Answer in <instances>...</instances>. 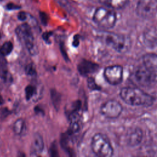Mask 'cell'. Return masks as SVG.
<instances>
[{
	"instance_id": "cell-1",
	"label": "cell",
	"mask_w": 157,
	"mask_h": 157,
	"mask_svg": "<svg viewBox=\"0 0 157 157\" xmlns=\"http://www.w3.org/2000/svg\"><path fill=\"white\" fill-rule=\"evenodd\" d=\"M121 99L126 103L134 106H150L154 98L143 90L134 87H124L120 93Z\"/></svg>"
},
{
	"instance_id": "cell-2",
	"label": "cell",
	"mask_w": 157,
	"mask_h": 157,
	"mask_svg": "<svg viewBox=\"0 0 157 157\" xmlns=\"http://www.w3.org/2000/svg\"><path fill=\"white\" fill-rule=\"evenodd\" d=\"M93 19L95 23L101 28L110 29L112 28L116 23L117 15L112 9L100 7L95 10Z\"/></svg>"
},
{
	"instance_id": "cell-3",
	"label": "cell",
	"mask_w": 157,
	"mask_h": 157,
	"mask_svg": "<svg viewBox=\"0 0 157 157\" xmlns=\"http://www.w3.org/2000/svg\"><path fill=\"white\" fill-rule=\"evenodd\" d=\"M93 152L99 157H110L113 155V150L108 139L102 134L97 133L91 140Z\"/></svg>"
},
{
	"instance_id": "cell-4",
	"label": "cell",
	"mask_w": 157,
	"mask_h": 157,
	"mask_svg": "<svg viewBox=\"0 0 157 157\" xmlns=\"http://www.w3.org/2000/svg\"><path fill=\"white\" fill-rule=\"evenodd\" d=\"M15 33L18 40L31 55L37 53V47L35 45L34 36L29 25L26 23L20 25L17 27Z\"/></svg>"
},
{
	"instance_id": "cell-5",
	"label": "cell",
	"mask_w": 157,
	"mask_h": 157,
	"mask_svg": "<svg viewBox=\"0 0 157 157\" xmlns=\"http://www.w3.org/2000/svg\"><path fill=\"white\" fill-rule=\"evenodd\" d=\"M157 12V0H139L136 6L137 14L143 18H151Z\"/></svg>"
},
{
	"instance_id": "cell-6",
	"label": "cell",
	"mask_w": 157,
	"mask_h": 157,
	"mask_svg": "<svg viewBox=\"0 0 157 157\" xmlns=\"http://www.w3.org/2000/svg\"><path fill=\"white\" fill-rule=\"evenodd\" d=\"M123 69L120 65H112L105 67L104 77L106 81L112 85L121 83L123 80Z\"/></svg>"
},
{
	"instance_id": "cell-7",
	"label": "cell",
	"mask_w": 157,
	"mask_h": 157,
	"mask_svg": "<svg viewBox=\"0 0 157 157\" xmlns=\"http://www.w3.org/2000/svg\"><path fill=\"white\" fill-rule=\"evenodd\" d=\"M105 41L109 46L119 52H123L128 48V41L121 34L107 33L105 36Z\"/></svg>"
},
{
	"instance_id": "cell-8",
	"label": "cell",
	"mask_w": 157,
	"mask_h": 157,
	"mask_svg": "<svg viewBox=\"0 0 157 157\" xmlns=\"http://www.w3.org/2000/svg\"><path fill=\"white\" fill-rule=\"evenodd\" d=\"M123 110L121 104L113 99L109 100L104 102L101 107V113L108 118H118Z\"/></svg>"
},
{
	"instance_id": "cell-9",
	"label": "cell",
	"mask_w": 157,
	"mask_h": 157,
	"mask_svg": "<svg viewBox=\"0 0 157 157\" xmlns=\"http://www.w3.org/2000/svg\"><path fill=\"white\" fill-rule=\"evenodd\" d=\"M155 73L147 69L144 66L138 68L135 72V78L141 85L147 86L151 84L155 78Z\"/></svg>"
},
{
	"instance_id": "cell-10",
	"label": "cell",
	"mask_w": 157,
	"mask_h": 157,
	"mask_svg": "<svg viewBox=\"0 0 157 157\" xmlns=\"http://www.w3.org/2000/svg\"><path fill=\"white\" fill-rule=\"evenodd\" d=\"M99 68V66L90 61L82 59L77 65V70L80 75L86 76L95 72Z\"/></svg>"
},
{
	"instance_id": "cell-11",
	"label": "cell",
	"mask_w": 157,
	"mask_h": 157,
	"mask_svg": "<svg viewBox=\"0 0 157 157\" xmlns=\"http://www.w3.org/2000/svg\"><path fill=\"white\" fill-rule=\"evenodd\" d=\"M144 66L149 71L157 72V54L147 53L142 58Z\"/></svg>"
},
{
	"instance_id": "cell-12",
	"label": "cell",
	"mask_w": 157,
	"mask_h": 157,
	"mask_svg": "<svg viewBox=\"0 0 157 157\" xmlns=\"http://www.w3.org/2000/svg\"><path fill=\"white\" fill-rule=\"evenodd\" d=\"M44 147V143L42 136L36 132L34 134L31 143V153L37 155L42 151Z\"/></svg>"
},
{
	"instance_id": "cell-13",
	"label": "cell",
	"mask_w": 157,
	"mask_h": 157,
	"mask_svg": "<svg viewBox=\"0 0 157 157\" xmlns=\"http://www.w3.org/2000/svg\"><path fill=\"white\" fill-rule=\"evenodd\" d=\"M142 134L141 131L138 129H132L128 132L127 141L128 144L131 146H135L138 145L142 140Z\"/></svg>"
},
{
	"instance_id": "cell-14",
	"label": "cell",
	"mask_w": 157,
	"mask_h": 157,
	"mask_svg": "<svg viewBox=\"0 0 157 157\" xmlns=\"http://www.w3.org/2000/svg\"><path fill=\"white\" fill-rule=\"evenodd\" d=\"M128 0H99V2L112 9H120L124 7Z\"/></svg>"
},
{
	"instance_id": "cell-15",
	"label": "cell",
	"mask_w": 157,
	"mask_h": 157,
	"mask_svg": "<svg viewBox=\"0 0 157 157\" xmlns=\"http://www.w3.org/2000/svg\"><path fill=\"white\" fill-rule=\"evenodd\" d=\"M25 128V122L23 118L17 119L13 123V130L17 135H21Z\"/></svg>"
},
{
	"instance_id": "cell-16",
	"label": "cell",
	"mask_w": 157,
	"mask_h": 157,
	"mask_svg": "<svg viewBox=\"0 0 157 157\" xmlns=\"http://www.w3.org/2000/svg\"><path fill=\"white\" fill-rule=\"evenodd\" d=\"M13 44L10 41L5 42L0 47V54L2 56L9 55L13 50Z\"/></svg>"
},
{
	"instance_id": "cell-17",
	"label": "cell",
	"mask_w": 157,
	"mask_h": 157,
	"mask_svg": "<svg viewBox=\"0 0 157 157\" xmlns=\"http://www.w3.org/2000/svg\"><path fill=\"white\" fill-rule=\"evenodd\" d=\"M0 76L1 77L6 81H8L9 79L10 74L7 69L6 62L3 58L0 59Z\"/></svg>"
},
{
	"instance_id": "cell-18",
	"label": "cell",
	"mask_w": 157,
	"mask_h": 157,
	"mask_svg": "<svg viewBox=\"0 0 157 157\" xmlns=\"http://www.w3.org/2000/svg\"><path fill=\"white\" fill-rule=\"evenodd\" d=\"M51 99L52 101L53 104L56 109H58L59 108L60 102H61V95L60 94L55 90H51Z\"/></svg>"
},
{
	"instance_id": "cell-19",
	"label": "cell",
	"mask_w": 157,
	"mask_h": 157,
	"mask_svg": "<svg viewBox=\"0 0 157 157\" xmlns=\"http://www.w3.org/2000/svg\"><path fill=\"white\" fill-rule=\"evenodd\" d=\"M25 97L26 100H29L36 93V88L32 85H28L25 88Z\"/></svg>"
},
{
	"instance_id": "cell-20",
	"label": "cell",
	"mask_w": 157,
	"mask_h": 157,
	"mask_svg": "<svg viewBox=\"0 0 157 157\" xmlns=\"http://www.w3.org/2000/svg\"><path fill=\"white\" fill-rule=\"evenodd\" d=\"M88 86L91 90H99L101 87L96 83L95 80L93 77H89L87 80Z\"/></svg>"
},
{
	"instance_id": "cell-21",
	"label": "cell",
	"mask_w": 157,
	"mask_h": 157,
	"mask_svg": "<svg viewBox=\"0 0 157 157\" xmlns=\"http://www.w3.org/2000/svg\"><path fill=\"white\" fill-rule=\"evenodd\" d=\"M25 72L28 75L34 76L36 75V67L33 63L28 64L25 67Z\"/></svg>"
},
{
	"instance_id": "cell-22",
	"label": "cell",
	"mask_w": 157,
	"mask_h": 157,
	"mask_svg": "<svg viewBox=\"0 0 157 157\" xmlns=\"http://www.w3.org/2000/svg\"><path fill=\"white\" fill-rule=\"evenodd\" d=\"M49 153L50 156H58V148L57 145L55 144V142H53L50 147Z\"/></svg>"
},
{
	"instance_id": "cell-23",
	"label": "cell",
	"mask_w": 157,
	"mask_h": 157,
	"mask_svg": "<svg viewBox=\"0 0 157 157\" xmlns=\"http://www.w3.org/2000/svg\"><path fill=\"white\" fill-rule=\"evenodd\" d=\"M17 17L20 20V21H25L26 20L27 18V13L25 12H20L18 13V15H17Z\"/></svg>"
},
{
	"instance_id": "cell-24",
	"label": "cell",
	"mask_w": 157,
	"mask_h": 157,
	"mask_svg": "<svg viewBox=\"0 0 157 157\" xmlns=\"http://www.w3.org/2000/svg\"><path fill=\"white\" fill-rule=\"evenodd\" d=\"M60 50H61V54L63 55V56L64 58V59H65L66 60H68L69 58H68V56H67L66 51L65 50V48H64V46L63 43H62V44L61 43V44H60Z\"/></svg>"
},
{
	"instance_id": "cell-25",
	"label": "cell",
	"mask_w": 157,
	"mask_h": 157,
	"mask_svg": "<svg viewBox=\"0 0 157 157\" xmlns=\"http://www.w3.org/2000/svg\"><path fill=\"white\" fill-rule=\"evenodd\" d=\"M80 43V37L78 35H75L74 38H73V40H72V45L75 47H77L78 46Z\"/></svg>"
},
{
	"instance_id": "cell-26",
	"label": "cell",
	"mask_w": 157,
	"mask_h": 157,
	"mask_svg": "<svg viewBox=\"0 0 157 157\" xmlns=\"http://www.w3.org/2000/svg\"><path fill=\"white\" fill-rule=\"evenodd\" d=\"M52 35V32H45L42 35V38L46 42H48V40L50 39V36Z\"/></svg>"
},
{
	"instance_id": "cell-27",
	"label": "cell",
	"mask_w": 157,
	"mask_h": 157,
	"mask_svg": "<svg viewBox=\"0 0 157 157\" xmlns=\"http://www.w3.org/2000/svg\"><path fill=\"white\" fill-rule=\"evenodd\" d=\"M40 20H41L42 23L44 25H45L47 23V15L44 13H40Z\"/></svg>"
},
{
	"instance_id": "cell-28",
	"label": "cell",
	"mask_w": 157,
	"mask_h": 157,
	"mask_svg": "<svg viewBox=\"0 0 157 157\" xmlns=\"http://www.w3.org/2000/svg\"><path fill=\"white\" fill-rule=\"evenodd\" d=\"M7 8L9 10H14V9H17L20 8V7H18L17 5H15L14 4L10 3L7 6Z\"/></svg>"
},
{
	"instance_id": "cell-29",
	"label": "cell",
	"mask_w": 157,
	"mask_h": 157,
	"mask_svg": "<svg viewBox=\"0 0 157 157\" xmlns=\"http://www.w3.org/2000/svg\"><path fill=\"white\" fill-rule=\"evenodd\" d=\"M34 111L36 112V113L37 114H44V110H42V109H41L40 107H39V106H36L35 108H34Z\"/></svg>"
},
{
	"instance_id": "cell-30",
	"label": "cell",
	"mask_w": 157,
	"mask_h": 157,
	"mask_svg": "<svg viewBox=\"0 0 157 157\" xmlns=\"http://www.w3.org/2000/svg\"><path fill=\"white\" fill-rule=\"evenodd\" d=\"M3 102H4V101H3V99H2V98L0 96V104H2L3 103Z\"/></svg>"
}]
</instances>
